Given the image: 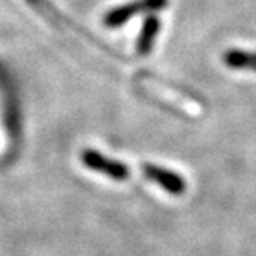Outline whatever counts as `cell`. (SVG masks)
<instances>
[{
    "label": "cell",
    "mask_w": 256,
    "mask_h": 256,
    "mask_svg": "<svg viewBox=\"0 0 256 256\" xmlns=\"http://www.w3.org/2000/svg\"><path fill=\"white\" fill-rule=\"evenodd\" d=\"M167 4L168 0H134V2L124 4L121 7L110 10L104 15V25L108 28H118V26H122L129 18L139 14L159 12V10L167 7Z\"/></svg>",
    "instance_id": "6da1fadb"
},
{
    "label": "cell",
    "mask_w": 256,
    "mask_h": 256,
    "mask_svg": "<svg viewBox=\"0 0 256 256\" xmlns=\"http://www.w3.org/2000/svg\"><path fill=\"white\" fill-rule=\"evenodd\" d=\"M159 30H160L159 17H156V15H149V17L144 20L142 28H140V35L138 38V53L139 55L146 56L152 52V45H154Z\"/></svg>",
    "instance_id": "277c9868"
},
{
    "label": "cell",
    "mask_w": 256,
    "mask_h": 256,
    "mask_svg": "<svg viewBox=\"0 0 256 256\" xmlns=\"http://www.w3.org/2000/svg\"><path fill=\"white\" fill-rule=\"evenodd\" d=\"M81 160H83V164L88 168H91V170L106 174V176L116 178V180H124V178L129 177V168L126 164L112 160L110 157H104L98 150H92V149L83 150Z\"/></svg>",
    "instance_id": "7a4b0ae2"
},
{
    "label": "cell",
    "mask_w": 256,
    "mask_h": 256,
    "mask_svg": "<svg viewBox=\"0 0 256 256\" xmlns=\"http://www.w3.org/2000/svg\"><path fill=\"white\" fill-rule=\"evenodd\" d=\"M142 170L147 178H150L152 182L159 184L160 187L167 190L168 194L182 195L185 192V180L180 176H177L176 172L167 170V168H162L159 166H152V164H146Z\"/></svg>",
    "instance_id": "3957f363"
},
{
    "label": "cell",
    "mask_w": 256,
    "mask_h": 256,
    "mask_svg": "<svg viewBox=\"0 0 256 256\" xmlns=\"http://www.w3.org/2000/svg\"><path fill=\"white\" fill-rule=\"evenodd\" d=\"M225 63L230 68H248L256 70V53H246L240 50H232L225 55Z\"/></svg>",
    "instance_id": "5b68a950"
}]
</instances>
